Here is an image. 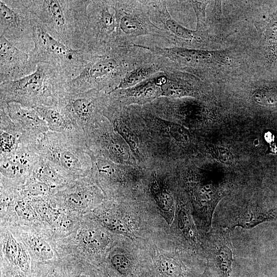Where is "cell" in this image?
I'll return each instance as SVG.
<instances>
[{
  "label": "cell",
  "instance_id": "22",
  "mask_svg": "<svg viewBox=\"0 0 277 277\" xmlns=\"http://www.w3.org/2000/svg\"><path fill=\"white\" fill-rule=\"evenodd\" d=\"M31 177L47 184L54 190L63 187L71 182L41 157Z\"/></svg>",
  "mask_w": 277,
  "mask_h": 277
},
{
  "label": "cell",
  "instance_id": "25",
  "mask_svg": "<svg viewBox=\"0 0 277 277\" xmlns=\"http://www.w3.org/2000/svg\"><path fill=\"white\" fill-rule=\"evenodd\" d=\"M29 244L34 253L44 260H49L53 258L54 253L48 243L39 235L31 236Z\"/></svg>",
  "mask_w": 277,
  "mask_h": 277
},
{
  "label": "cell",
  "instance_id": "30",
  "mask_svg": "<svg viewBox=\"0 0 277 277\" xmlns=\"http://www.w3.org/2000/svg\"><path fill=\"white\" fill-rule=\"evenodd\" d=\"M30 203L38 215L44 220L51 224L56 209L42 199H33Z\"/></svg>",
  "mask_w": 277,
  "mask_h": 277
},
{
  "label": "cell",
  "instance_id": "18",
  "mask_svg": "<svg viewBox=\"0 0 277 277\" xmlns=\"http://www.w3.org/2000/svg\"><path fill=\"white\" fill-rule=\"evenodd\" d=\"M47 124L49 131L66 134H85L66 111L60 105L34 108Z\"/></svg>",
  "mask_w": 277,
  "mask_h": 277
},
{
  "label": "cell",
  "instance_id": "10",
  "mask_svg": "<svg viewBox=\"0 0 277 277\" xmlns=\"http://www.w3.org/2000/svg\"><path fill=\"white\" fill-rule=\"evenodd\" d=\"M32 18L24 0H0V36L21 50L34 45Z\"/></svg>",
  "mask_w": 277,
  "mask_h": 277
},
{
  "label": "cell",
  "instance_id": "32",
  "mask_svg": "<svg viewBox=\"0 0 277 277\" xmlns=\"http://www.w3.org/2000/svg\"><path fill=\"white\" fill-rule=\"evenodd\" d=\"M154 195L159 206L164 210H168L172 205V198L165 190L162 189L160 186L153 185Z\"/></svg>",
  "mask_w": 277,
  "mask_h": 277
},
{
  "label": "cell",
  "instance_id": "21",
  "mask_svg": "<svg viewBox=\"0 0 277 277\" xmlns=\"http://www.w3.org/2000/svg\"><path fill=\"white\" fill-rule=\"evenodd\" d=\"M0 156H3L14 152L21 144L29 143L9 117L6 107H0Z\"/></svg>",
  "mask_w": 277,
  "mask_h": 277
},
{
  "label": "cell",
  "instance_id": "9",
  "mask_svg": "<svg viewBox=\"0 0 277 277\" xmlns=\"http://www.w3.org/2000/svg\"><path fill=\"white\" fill-rule=\"evenodd\" d=\"M150 17L154 23L162 25V29L169 37L171 44L175 47L207 49L216 39L209 31L192 30L184 27L170 14L166 1H143Z\"/></svg>",
  "mask_w": 277,
  "mask_h": 277
},
{
  "label": "cell",
  "instance_id": "15",
  "mask_svg": "<svg viewBox=\"0 0 277 277\" xmlns=\"http://www.w3.org/2000/svg\"><path fill=\"white\" fill-rule=\"evenodd\" d=\"M166 80L165 72H161L131 88L117 89L106 93L121 106L143 104L162 96V86Z\"/></svg>",
  "mask_w": 277,
  "mask_h": 277
},
{
  "label": "cell",
  "instance_id": "1",
  "mask_svg": "<svg viewBox=\"0 0 277 277\" xmlns=\"http://www.w3.org/2000/svg\"><path fill=\"white\" fill-rule=\"evenodd\" d=\"M155 54L144 45L115 47L103 54H95L74 78L67 83V93L90 90L108 93L134 67L151 60Z\"/></svg>",
  "mask_w": 277,
  "mask_h": 277
},
{
  "label": "cell",
  "instance_id": "7",
  "mask_svg": "<svg viewBox=\"0 0 277 277\" xmlns=\"http://www.w3.org/2000/svg\"><path fill=\"white\" fill-rule=\"evenodd\" d=\"M154 53L166 59L171 67L207 80L212 71L229 65L230 57L226 51L192 49L178 47L145 46Z\"/></svg>",
  "mask_w": 277,
  "mask_h": 277
},
{
  "label": "cell",
  "instance_id": "6",
  "mask_svg": "<svg viewBox=\"0 0 277 277\" xmlns=\"http://www.w3.org/2000/svg\"><path fill=\"white\" fill-rule=\"evenodd\" d=\"M117 23L116 46L138 44L141 37L163 39L171 44L167 33L151 21L143 1L113 0Z\"/></svg>",
  "mask_w": 277,
  "mask_h": 277
},
{
  "label": "cell",
  "instance_id": "27",
  "mask_svg": "<svg viewBox=\"0 0 277 277\" xmlns=\"http://www.w3.org/2000/svg\"><path fill=\"white\" fill-rule=\"evenodd\" d=\"M253 100L258 104L265 105L277 104V89L262 87L255 89L252 94Z\"/></svg>",
  "mask_w": 277,
  "mask_h": 277
},
{
  "label": "cell",
  "instance_id": "37",
  "mask_svg": "<svg viewBox=\"0 0 277 277\" xmlns=\"http://www.w3.org/2000/svg\"><path fill=\"white\" fill-rule=\"evenodd\" d=\"M98 277H120L114 272L108 271V270H104L102 272L98 273Z\"/></svg>",
  "mask_w": 277,
  "mask_h": 277
},
{
  "label": "cell",
  "instance_id": "19",
  "mask_svg": "<svg viewBox=\"0 0 277 277\" xmlns=\"http://www.w3.org/2000/svg\"><path fill=\"white\" fill-rule=\"evenodd\" d=\"M55 195L66 206L72 209L86 208L94 197L93 190L82 178L71 181Z\"/></svg>",
  "mask_w": 277,
  "mask_h": 277
},
{
  "label": "cell",
  "instance_id": "5",
  "mask_svg": "<svg viewBox=\"0 0 277 277\" xmlns=\"http://www.w3.org/2000/svg\"><path fill=\"white\" fill-rule=\"evenodd\" d=\"M32 24L34 46L29 53L30 62L35 65H51L68 81L78 76L95 55L72 49L60 42L44 29L33 14Z\"/></svg>",
  "mask_w": 277,
  "mask_h": 277
},
{
  "label": "cell",
  "instance_id": "2",
  "mask_svg": "<svg viewBox=\"0 0 277 277\" xmlns=\"http://www.w3.org/2000/svg\"><path fill=\"white\" fill-rule=\"evenodd\" d=\"M44 29L60 42L83 50L89 0H24Z\"/></svg>",
  "mask_w": 277,
  "mask_h": 277
},
{
  "label": "cell",
  "instance_id": "23",
  "mask_svg": "<svg viewBox=\"0 0 277 277\" xmlns=\"http://www.w3.org/2000/svg\"><path fill=\"white\" fill-rule=\"evenodd\" d=\"M266 49L273 56L277 54V10L259 27Z\"/></svg>",
  "mask_w": 277,
  "mask_h": 277
},
{
  "label": "cell",
  "instance_id": "12",
  "mask_svg": "<svg viewBox=\"0 0 277 277\" xmlns=\"http://www.w3.org/2000/svg\"><path fill=\"white\" fill-rule=\"evenodd\" d=\"M207 269L212 277H231L233 248L229 229L226 227L210 229L204 242Z\"/></svg>",
  "mask_w": 277,
  "mask_h": 277
},
{
  "label": "cell",
  "instance_id": "38",
  "mask_svg": "<svg viewBox=\"0 0 277 277\" xmlns=\"http://www.w3.org/2000/svg\"><path fill=\"white\" fill-rule=\"evenodd\" d=\"M27 275L18 270V271L13 272L8 277H28Z\"/></svg>",
  "mask_w": 277,
  "mask_h": 277
},
{
  "label": "cell",
  "instance_id": "8",
  "mask_svg": "<svg viewBox=\"0 0 277 277\" xmlns=\"http://www.w3.org/2000/svg\"><path fill=\"white\" fill-rule=\"evenodd\" d=\"M117 23L113 0L91 1L83 50L94 54H104L116 46Z\"/></svg>",
  "mask_w": 277,
  "mask_h": 277
},
{
  "label": "cell",
  "instance_id": "31",
  "mask_svg": "<svg viewBox=\"0 0 277 277\" xmlns=\"http://www.w3.org/2000/svg\"><path fill=\"white\" fill-rule=\"evenodd\" d=\"M167 131L175 141L181 143H187L190 139L189 131L182 126L170 122H166Z\"/></svg>",
  "mask_w": 277,
  "mask_h": 277
},
{
  "label": "cell",
  "instance_id": "13",
  "mask_svg": "<svg viewBox=\"0 0 277 277\" xmlns=\"http://www.w3.org/2000/svg\"><path fill=\"white\" fill-rule=\"evenodd\" d=\"M40 160L37 144H21L13 152L0 156L1 183H26Z\"/></svg>",
  "mask_w": 277,
  "mask_h": 277
},
{
  "label": "cell",
  "instance_id": "34",
  "mask_svg": "<svg viewBox=\"0 0 277 277\" xmlns=\"http://www.w3.org/2000/svg\"><path fill=\"white\" fill-rule=\"evenodd\" d=\"M18 248L19 243L11 235H9L6 241L5 251L8 260L14 266L16 264Z\"/></svg>",
  "mask_w": 277,
  "mask_h": 277
},
{
  "label": "cell",
  "instance_id": "4",
  "mask_svg": "<svg viewBox=\"0 0 277 277\" xmlns=\"http://www.w3.org/2000/svg\"><path fill=\"white\" fill-rule=\"evenodd\" d=\"M40 157L69 181L87 175L92 167L86 134L48 131L38 140Z\"/></svg>",
  "mask_w": 277,
  "mask_h": 277
},
{
  "label": "cell",
  "instance_id": "26",
  "mask_svg": "<svg viewBox=\"0 0 277 277\" xmlns=\"http://www.w3.org/2000/svg\"><path fill=\"white\" fill-rule=\"evenodd\" d=\"M80 240L88 247L98 248L105 244L106 238L101 232L92 229H85L80 233Z\"/></svg>",
  "mask_w": 277,
  "mask_h": 277
},
{
  "label": "cell",
  "instance_id": "33",
  "mask_svg": "<svg viewBox=\"0 0 277 277\" xmlns=\"http://www.w3.org/2000/svg\"><path fill=\"white\" fill-rule=\"evenodd\" d=\"M15 266L18 268V270L26 274L30 272V262L29 255L24 247L20 244H19Z\"/></svg>",
  "mask_w": 277,
  "mask_h": 277
},
{
  "label": "cell",
  "instance_id": "39",
  "mask_svg": "<svg viewBox=\"0 0 277 277\" xmlns=\"http://www.w3.org/2000/svg\"><path fill=\"white\" fill-rule=\"evenodd\" d=\"M200 277H212V276L209 273L207 268H206L204 272L202 274Z\"/></svg>",
  "mask_w": 277,
  "mask_h": 277
},
{
  "label": "cell",
  "instance_id": "16",
  "mask_svg": "<svg viewBox=\"0 0 277 277\" xmlns=\"http://www.w3.org/2000/svg\"><path fill=\"white\" fill-rule=\"evenodd\" d=\"M166 80L162 86V96L176 98L185 96L199 97L204 95L205 85L199 77L175 69L165 71Z\"/></svg>",
  "mask_w": 277,
  "mask_h": 277
},
{
  "label": "cell",
  "instance_id": "3",
  "mask_svg": "<svg viewBox=\"0 0 277 277\" xmlns=\"http://www.w3.org/2000/svg\"><path fill=\"white\" fill-rule=\"evenodd\" d=\"M68 82L51 65L38 64L33 73L1 83L0 107L10 103L32 108L56 105L67 94Z\"/></svg>",
  "mask_w": 277,
  "mask_h": 277
},
{
  "label": "cell",
  "instance_id": "24",
  "mask_svg": "<svg viewBox=\"0 0 277 277\" xmlns=\"http://www.w3.org/2000/svg\"><path fill=\"white\" fill-rule=\"evenodd\" d=\"M55 190L49 185L30 177L22 186V193L27 196L39 197L47 195Z\"/></svg>",
  "mask_w": 277,
  "mask_h": 277
},
{
  "label": "cell",
  "instance_id": "35",
  "mask_svg": "<svg viewBox=\"0 0 277 277\" xmlns=\"http://www.w3.org/2000/svg\"><path fill=\"white\" fill-rule=\"evenodd\" d=\"M213 152L217 159L222 163L227 164H231L233 163V156L227 149L223 148H216L213 149Z\"/></svg>",
  "mask_w": 277,
  "mask_h": 277
},
{
  "label": "cell",
  "instance_id": "20",
  "mask_svg": "<svg viewBox=\"0 0 277 277\" xmlns=\"http://www.w3.org/2000/svg\"><path fill=\"white\" fill-rule=\"evenodd\" d=\"M169 67L166 59L155 54L151 60L137 65L127 72L112 91L133 87L159 72H165Z\"/></svg>",
  "mask_w": 277,
  "mask_h": 277
},
{
  "label": "cell",
  "instance_id": "36",
  "mask_svg": "<svg viewBox=\"0 0 277 277\" xmlns=\"http://www.w3.org/2000/svg\"><path fill=\"white\" fill-rule=\"evenodd\" d=\"M74 277H98V275L93 272L83 271L78 272Z\"/></svg>",
  "mask_w": 277,
  "mask_h": 277
},
{
  "label": "cell",
  "instance_id": "11",
  "mask_svg": "<svg viewBox=\"0 0 277 277\" xmlns=\"http://www.w3.org/2000/svg\"><path fill=\"white\" fill-rule=\"evenodd\" d=\"M107 99L106 92L92 89L76 94L67 93L57 104L66 111L85 133L97 122Z\"/></svg>",
  "mask_w": 277,
  "mask_h": 277
},
{
  "label": "cell",
  "instance_id": "17",
  "mask_svg": "<svg viewBox=\"0 0 277 277\" xmlns=\"http://www.w3.org/2000/svg\"><path fill=\"white\" fill-rule=\"evenodd\" d=\"M6 111L28 142L37 143L40 137L49 131L47 124L34 108L10 103L7 105Z\"/></svg>",
  "mask_w": 277,
  "mask_h": 277
},
{
  "label": "cell",
  "instance_id": "14",
  "mask_svg": "<svg viewBox=\"0 0 277 277\" xmlns=\"http://www.w3.org/2000/svg\"><path fill=\"white\" fill-rule=\"evenodd\" d=\"M36 68L29 53L0 36V83L19 80L33 73Z\"/></svg>",
  "mask_w": 277,
  "mask_h": 277
},
{
  "label": "cell",
  "instance_id": "29",
  "mask_svg": "<svg viewBox=\"0 0 277 277\" xmlns=\"http://www.w3.org/2000/svg\"><path fill=\"white\" fill-rule=\"evenodd\" d=\"M14 209L18 216L23 220L33 221L37 219L38 214L30 202L18 200L15 203Z\"/></svg>",
  "mask_w": 277,
  "mask_h": 277
},
{
  "label": "cell",
  "instance_id": "28",
  "mask_svg": "<svg viewBox=\"0 0 277 277\" xmlns=\"http://www.w3.org/2000/svg\"><path fill=\"white\" fill-rule=\"evenodd\" d=\"M192 7L196 17V29L201 31L209 30L206 18V8L209 4L208 1H187Z\"/></svg>",
  "mask_w": 277,
  "mask_h": 277
}]
</instances>
